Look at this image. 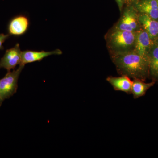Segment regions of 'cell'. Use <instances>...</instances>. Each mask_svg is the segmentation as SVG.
Here are the masks:
<instances>
[{
    "instance_id": "cell-1",
    "label": "cell",
    "mask_w": 158,
    "mask_h": 158,
    "mask_svg": "<svg viewBox=\"0 0 158 158\" xmlns=\"http://www.w3.org/2000/svg\"><path fill=\"white\" fill-rule=\"evenodd\" d=\"M112 58L118 73L121 75L143 81L149 76L148 59L134 51L112 55Z\"/></svg>"
},
{
    "instance_id": "cell-2",
    "label": "cell",
    "mask_w": 158,
    "mask_h": 158,
    "mask_svg": "<svg viewBox=\"0 0 158 158\" xmlns=\"http://www.w3.org/2000/svg\"><path fill=\"white\" fill-rule=\"evenodd\" d=\"M135 40V32L115 28L106 37L109 49L112 55L133 50Z\"/></svg>"
},
{
    "instance_id": "cell-3",
    "label": "cell",
    "mask_w": 158,
    "mask_h": 158,
    "mask_svg": "<svg viewBox=\"0 0 158 158\" xmlns=\"http://www.w3.org/2000/svg\"><path fill=\"white\" fill-rule=\"evenodd\" d=\"M24 66L25 65L20 64L16 70L8 72L4 77L0 79V90L4 101L17 92L19 78Z\"/></svg>"
},
{
    "instance_id": "cell-4",
    "label": "cell",
    "mask_w": 158,
    "mask_h": 158,
    "mask_svg": "<svg viewBox=\"0 0 158 158\" xmlns=\"http://www.w3.org/2000/svg\"><path fill=\"white\" fill-rule=\"evenodd\" d=\"M22 53V52L18 43L14 47L6 50L5 55L0 60V69H5L8 72L14 69L17 65L21 64Z\"/></svg>"
},
{
    "instance_id": "cell-5",
    "label": "cell",
    "mask_w": 158,
    "mask_h": 158,
    "mask_svg": "<svg viewBox=\"0 0 158 158\" xmlns=\"http://www.w3.org/2000/svg\"><path fill=\"white\" fill-rule=\"evenodd\" d=\"M154 42L147 32L140 28L135 32V40L133 51L141 56L148 59V54Z\"/></svg>"
},
{
    "instance_id": "cell-6",
    "label": "cell",
    "mask_w": 158,
    "mask_h": 158,
    "mask_svg": "<svg viewBox=\"0 0 158 158\" xmlns=\"http://www.w3.org/2000/svg\"><path fill=\"white\" fill-rule=\"evenodd\" d=\"M139 26L140 25L138 22V15L135 10L130 8L125 10L116 28L135 32L140 28Z\"/></svg>"
},
{
    "instance_id": "cell-7",
    "label": "cell",
    "mask_w": 158,
    "mask_h": 158,
    "mask_svg": "<svg viewBox=\"0 0 158 158\" xmlns=\"http://www.w3.org/2000/svg\"><path fill=\"white\" fill-rule=\"evenodd\" d=\"M30 26V20L25 15H17L10 21L8 31L10 35L21 36L26 34Z\"/></svg>"
},
{
    "instance_id": "cell-8",
    "label": "cell",
    "mask_w": 158,
    "mask_h": 158,
    "mask_svg": "<svg viewBox=\"0 0 158 158\" xmlns=\"http://www.w3.org/2000/svg\"><path fill=\"white\" fill-rule=\"evenodd\" d=\"M62 54V51L60 49H56L50 52L33 50L23 51L22 53V62L21 64L25 65L27 63L40 62L49 56L60 55Z\"/></svg>"
},
{
    "instance_id": "cell-9",
    "label": "cell",
    "mask_w": 158,
    "mask_h": 158,
    "mask_svg": "<svg viewBox=\"0 0 158 158\" xmlns=\"http://www.w3.org/2000/svg\"><path fill=\"white\" fill-rule=\"evenodd\" d=\"M138 19L141 28L147 32L153 41H156L158 38V21L141 13L138 15Z\"/></svg>"
},
{
    "instance_id": "cell-10",
    "label": "cell",
    "mask_w": 158,
    "mask_h": 158,
    "mask_svg": "<svg viewBox=\"0 0 158 158\" xmlns=\"http://www.w3.org/2000/svg\"><path fill=\"white\" fill-rule=\"evenodd\" d=\"M106 80L112 85L114 90L122 91L127 94H131L132 81L127 76L121 75L118 77H108Z\"/></svg>"
},
{
    "instance_id": "cell-11",
    "label": "cell",
    "mask_w": 158,
    "mask_h": 158,
    "mask_svg": "<svg viewBox=\"0 0 158 158\" xmlns=\"http://www.w3.org/2000/svg\"><path fill=\"white\" fill-rule=\"evenodd\" d=\"M136 7L141 14L147 15L153 19L158 21L157 0H141L136 4Z\"/></svg>"
},
{
    "instance_id": "cell-12",
    "label": "cell",
    "mask_w": 158,
    "mask_h": 158,
    "mask_svg": "<svg viewBox=\"0 0 158 158\" xmlns=\"http://www.w3.org/2000/svg\"><path fill=\"white\" fill-rule=\"evenodd\" d=\"M149 76L154 81L158 80V44L155 41L151 48L148 56Z\"/></svg>"
},
{
    "instance_id": "cell-13",
    "label": "cell",
    "mask_w": 158,
    "mask_h": 158,
    "mask_svg": "<svg viewBox=\"0 0 158 158\" xmlns=\"http://www.w3.org/2000/svg\"><path fill=\"white\" fill-rule=\"evenodd\" d=\"M144 81L140 79H135L133 80L131 94L134 98L137 99L144 96L147 90L155 84V81H154L148 83H145Z\"/></svg>"
},
{
    "instance_id": "cell-14",
    "label": "cell",
    "mask_w": 158,
    "mask_h": 158,
    "mask_svg": "<svg viewBox=\"0 0 158 158\" xmlns=\"http://www.w3.org/2000/svg\"><path fill=\"white\" fill-rule=\"evenodd\" d=\"M9 34H0V49H3V43L9 38Z\"/></svg>"
},
{
    "instance_id": "cell-15",
    "label": "cell",
    "mask_w": 158,
    "mask_h": 158,
    "mask_svg": "<svg viewBox=\"0 0 158 158\" xmlns=\"http://www.w3.org/2000/svg\"><path fill=\"white\" fill-rule=\"evenodd\" d=\"M116 2L118 4V7L120 10H121L122 7L123 5L124 0H116Z\"/></svg>"
},
{
    "instance_id": "cell-16",
    "label": "cell",
    "mask_w": 158,
    "mask_h": 158,
    "mask_svg": "<svg viewBox=\"0 0 158 158\" xmlns=\"http://www.w3.org/2000/svg\"><path fill=\"white\" fill-rule=\"evenodd\" d=\"M4 101V100L2 97V94H1V90H0V107L2 104L3 102Z\"/></svg>"
},
{
    "instance_id": "cell-17",
    "label": "cell",
    "mask_w": 158,
    "mask_h": 158,
    "mask_svg": "<svg viewBox=\"0 0 158 158\" xmlns=\"http://www.w3.org/2000/svg\"><path fill=\"white\" fill-rule=\"evenodd\" d=\"M156 41L158 44V38H157V39L156 40Z\"/></svg>"
},
{
    "instance_id": "cell-18",
    "label": "cell",
    "mask_w": 158,
    "mask_h": 158,
    "mask_svg": "<svg viewBox=\"0 0 158 158\" xmlns=\"http://www.w3.org/2000/svg\"><path fill=\"white\" fill-rule=\"evenodd\" d=\"M157 1H158V0H157Z\"/></svg>"
}]
</instances>
